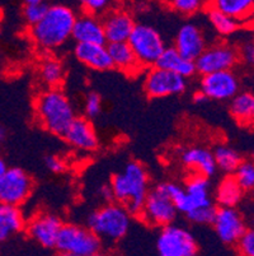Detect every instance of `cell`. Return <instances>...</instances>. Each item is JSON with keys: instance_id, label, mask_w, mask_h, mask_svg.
<instances>
[{"instance_id": "obj_1", "label": "cell", "mask_w": 254, "mask_h": 256, "mask_svg": "<svg viewBox=\"0 0 254 256\" xmlns=\"http://www.w3.org/2000/svg\"><path fill=\"white\" fill-rule=\"evenodd\" d=\"M76 17L75 10L66 4L48 6L42 20L29 27V36L41 50H57L71 38Z\"/></svg>"}, {"instance_id": "obj_2", "label": "cell", "mask_w": 254, "mask_h": 256, "mask_svg": "<svg viewBox=\"0 0 254 256\" xmlns=\"http://www.w3.org/2000/svg\"><path fill=\"white\" fill-rule=\"evenodd\" d=\"M109 188L112 199L137 217L150 190V178L143 164L130 160L122 171L112 176Z\"/></svg>"}, {"instance_id": "obj_3", "label": "cell", "mask_w": 254, "mask_h": 256, "mask_svg": "<svg viewBox=\"0 0 254 256\" xmlns=\"http://www.w3.org/2000/svg\"><path fill=\"white\" fill-rule=\"evenodd\" d=\"M33 110L37 124L46 132L60 136L76 116L73 104L60 87L41 90L34 98Z\"/></svg>"}, {"instance_id": "obj_4", "label": "cell", "mask_w": 254, "mask_h": 256, "mask_svg": "<svg viewBox=\"0 0 254 256\" xmlns=\"http://www.w3.org/2000/svg\"><path fill=\"white\" fill-rule=\"evenodd\" d=\"M131 214L118 203H109L94 210L88 217V227L102 242H118L127 234Z\"/></svg>"}, {"instance_id": "obj_5", "label": "cell", "mask_w": 254, "mask_h": 256, "mask_svg": "<svg viewBox=\"0 0 254 256\" xmlns=\"http://www.w3.org/2000/svg\"><path fill=\"white\" fill-rule=\"evenodd\" d=\"M102 241L89 227L67 223L62 224L56 250L60 254L75 256H92L99 252Z\"/></svg>"}, {"instance_id": "obj_6", "label": "cell", "mask_w": 254, "mask_h": 256, "mask_svg": "<svg viewBox=\"0 0 254 256\" xmlns=\"http://www.w3.org/2000/svg\"><path fill=\"white\" fill-rule=\"evenodd\" d=\"M127 42L144 69L157 65L160 55L167 48L162 34L146 23L135 24Z\"/></svg>"}, {"instance_id": "obj_7", "label": "cell", "mask_w": 254, "mask_h": 256, "mask_svg": "<svg viewBox=\"0 0 254 256\" xmlns=\"http://www.w3.org/2000/svg\"><path fill=\"white\" fill-rule=\"evenodd\" d=\"M178 210L174 206L173 200L159 185L150 188L144 202L141 212L137 217L151 227H165L172 224L176 220Z\"/></svg>"}, {"instance_id": "obj_8", "label": "cell", "mask_w": 254, "mask_h": 256, "mask_svg": "<svg viewBox=\"0 0 254 256\" xmlns=\"http://www.w3.org/2000/svg\"><path fill=\"white\" fill-rule=\"evenodd\" d=\"M143 88L149 98L178 96L187 90V79L179 74L154 65L145 73Z\"/></svg>"}, {"instance_id": "obj_9", "label": "cell", "mask_w": 254, "mask_h": 256, "mask_svg": "<svg viewBox=\"0 0 254 256\" xmlns=\"http://www.w3.org/2000/svg\"><path fill=\"white\" fill-rule=\"evenodd\" d=\"M241 62L239 48L228 42L207 45L196 62V70L201 76L221 70H233Z\"/></svg>"}, {"instance_id": "obj_10", "label": "cell", "mask_w": 254, "mask_h": 256, "mask_svg": "<svg viewBox=\"0 0 254 256\" xmlns=\"http://www.w3.org/2000/svg\"><path fill=\"white\" fill-rule=\"evenodd\" d=\"M34 181L19 167H8L0 176V203L20 206L31 196Z\"/></svg>"}, {"instance_id": "obj_11", "label": "cell", "mask_w": 254, "mask_h": 256, "mask_svg": "<svg viewBox=\"0 0 254 256\" xmlns=\"http://www.w3.org/2000/svg\"><path fill=\"white\" fill-rule=\"evenodd\" d=\"M157 248L159 256H196L199 245L188 230L172 223L162 228Z\"/></svg>"}, {"instance_id": "obj_12", "label": "cell", "mask_w": 254, "mask_h": 256, "mask_svg": "<svg viewBox=\"0 0 254 256\" xmlns=\"http://www.w3.org/2000/svg\"><path fill=\"white\" fill-rule=\"evenodd\" d=\"M207 100L230 101L241 92V80L234 70H221L201 76L200 90Z\"/></svg>"}, {"instance_id": "obj_13", "label": "cell", "mask_w": 254, "mask_h": 256, "mask_svg": "<svg viewBox=\"0 0 254 256\" xmlns=\"http://www.w3.org/2000/svg\"><path fill=\"white\" fill-rule=\"evenodd\" d=\"M211 224L214 226L219 240L225 245H235L248 228L242 212L233 206L216 208L215 217Z\"/></svg>"}, {"instance_id": "obj_14", "label": "cell", "mask_w": 254, "mask_h": 256, "mask_svg": "<svg viewBox=\"0 0 254 256\" xmlns=\"http://www.w3.org/2000/svg\"><path fill=\"white\" fill-rule=\"evenodd\" d=\"M62 222L56 214L41 212L25 223L27 234L45 248H55Z\"/></svg>"}, {"instance_id": "obj_15", "label": "cell", "mask_w": 254, "mask_h": 256, "mask_svg": "<svg viewBox=\"0 0 254 256\" xmlns=\"http://www.w3.org/2000/svg\"><path fill=\"white\" fill-rule=\"evenodd\" d=\"M62 138L69 146L81 152H94L99 146V139L92 121L84 116H75L73 118L62 134Z\"/></svg>"}, {"instance_id": "obj_16", "label": "cell", "mask_w": 254, "mask_h": 256, "mask_svg": "<svg viewBox=\"0 0 254 256\" xmlns=\"http://www.w3.org/2000/svg\"><path fill=\"white\" fill-rule=\"evenodd\" d=\"M102 23L107 44L127 42L136 24L131 13L125 9H113L106 12Z\"/></svg>"}, {"instance_id": "obj_17", "label": "cell", "mask_w": 254, "mask_h": 256, "mask_svg": "<svg viewBox=\"0 0 254 256\" xmlns=\"http://www.w3.org/2000/svg\"><path fill=\"white\" fill-rule=\"evenodd\" d=\"M206 46V37L201 27L193 22H188L182 26L177 32L173 48L187 59L196 60Z\"/></svg>"}, {"instance_id": "obj_18", "label": "cell", "mask_w": 254, "mask_h": 256, "mask_svg": "<svg viewBox=\"0 0 254 256\" xmlns=\"http://www.w3.org/2000/svg\"><path fill=\"white\" fill-rule=\"evenodd\" d=\"M179 160L183 167L188 170L191 174H201L207 178L214 176L218 171L213 150L205 146H188L185 150H182Z\"/></svg>"}, {"instance_id": "obj_19", "label": "cell", "mask_w": 254, "mask_h": 256, "mask_svg": "<svg viewBox=\"0 0 254 256\" xmlns=\"http://www.w3.org/2000/svg\"><path fill=\"white\" fill-rule=\"evenodd\" d=\"M74 56L93 70L106 72L113 68L106 44H76Z\"/></svg>"}, {"instance_id": "obj_20", "label": "cell", "mask_w": 254, "mask_h": 256, "mask_svg": "<svg viewBox=\"0 0 254 256\" xmlns=\"http://www.w3.org/2000/svg\"><path fill=\"white\" fill-rule=\"evenodd\" d=\"M71 38L76 44H106L102 20L88 13L78 16L74 23Z\"/></svg>"}, {"instance_id": "obj_21", "label": "cell", "mask_w": 254, "mask_h": 256, "mask_svg": "<svg viewBox=\"0 0 254 256\" xmlns=\"http://www.w3.org/2000/svg\"><path fill=\"white\" fill-rule=\"evenodd\" d=\"M209 6L232 17L241 28L254 27V0H210Z\"/></svg>"}, {"instance_id": "obj_22", "label": "cell", "mask_w": 254, "mask_h": 256, "mask_svg": "<svg viewBox=\"0 0 254 256\" xmlns=\"http://www.w3.org/2000/svg\"><path fill=\"white\" fill-rule=\"evenodd\" d=\"M107 48L113 68L118 69L127 76H136L144 69L129 42L108 44Z\"/></svg>"}, {"instance_id": "obj_23", "label": "cell", "mask_w": 254, "mask_h": 256, "mask_svg": "<svg viewBox=\"0 0 254 256\" xmlns=\"http://www.w3.org/2000/svg\"><path fill=\"white\" fill-rule=\"evenodd\" d=\"M24 214L19 206L0 203V242L8 241L25 230Z\"/></svg>"}, {"instance_id": "obj_24", "label": "cell", "mask_w": 254, "mask_h": 256, "mask_svg": "<svg viewBox=\"0 0 254 256\" xmlns=\"http://www.w3.org/2000/svg\"><path fill=\"white\" fill-rule=\"evenodd\" d=\"M157 66L179 74V76H185L186 79L191 78L197 73L195 60L185 58L174 48H165V50L163 51L159 60H158Z\"/></svg>"}, {"instance_id": "obj_25", "label": "cell", "mask_w": 254, "mask_h": 256, "mask_svg": "<svg viewBox=\"0 0 254 256\" xmlns=\"http://www.w3.org/2000/svg\"><path fill=\"white\" fill-rule=\"evenodd\" d=\"M229 111L232 118L244 128L254 126V94L239 92L230 100Z\"/></svg>"}, {"instance_id": "obj_26", "label": "cell", "mask_w": 254, "mask_h": 256, "mask_svg": "<svg viewBox=\"0 0 254 256\" xmlns=\"http://www.w3.org/2000/svg\"><path fill=\"white\" fill-rule=\"evenodd\" d=\"M244 194L243 188L238 184L233 174H228L216 188L215 200L219 206H233L237 208V206L242 203Z\"/></svg>"}, {"instance_id": "obj_27", "label": "cell", "mask_w": 254, "mask_h": 256, "mask_svg": "<svg viewBox=\"0 0 254 256\" xmlns=\"http://www.w3.org/2000/svg\"><path fill=\"white\" fill-rule=\"evenodd\" d=\"M37 74L42 84L47 88L60 87L65 78L64 65L59 59L47 56L39 62Z\"/></svg>"}, {"instance_id": "obj_28", "label": "cell", "mask_w": 254, "mask_h": 256, "mask_svg": "<svg viewBox=\"0 0 254 256\" xmlns=\"http://www.w3.org/2000/svg\"><path fill=\"white\" fill-rule=\"evenodd\" d=\"M213 153L218 170L227 174H234L239 164L243 160L241 153L228 144H218L214 148Z\"/></svg>"}, {"instance_id": "obj_29", "label": "cell", "mask_w": 254, "mask_h": 256, "mask_svg": "<svg viewBox=\"0 0 254 256\" xmlns=\"http://www.w3.org/2000/svg\"><path fill=\"white\" fill-rule=\"evenodd\" d=\"M207 18H209L210 23L213 26V28L218 32L220 36L227 37L230 34H235L238 30H241V26L235 20H233L232 17L227 16L223 12L218 10V9H214L211 6L206 9Z\"/></svg>"}, {"instance_id": "obj_30", "label": "cell", "mask_w": 254, "mask_h": 256, "mask_svg": "<svg viewBox=\"0 0 254 256\" xmlns=\"http://www.w3.org/2000/svg\"><path fill=\"white\" fill-rule=\"evenodd\" d=\"M168 8L182 16H193L209 8L210 0H164Z\"/></svg>"}, {"instance_id": "obj_31", "label": "cell", "mask_w": 254, "mask_h": 256, "mask_svg": "<svg viewBox=\"0 0 254 256\" xmlns=\"http://www.w3.org/2000/svg\"><path fill=\"white\" fill-rule=\"evenodd\" d=\"M233 176L241 185L244 192H254V160H243L235 170Z\"/></svg>"}, {"instance_id": "obj_32", "label": "cell", "mask_w": 254, "mask_h": 256, "mask_svg": "<svg viewBox=\"0 0 254 256\" xmlns=\"http://www.w3.org/2000/svg\"><path fill=\"white\" fill-rule=\"evenodd\" d=\"M47 4L36 3V4H24L23 8V18L29 27L34 26L42 20L47 10Z\"/></svg>"}, {"instance_id": "obj_33", "label": "cell", "mask_w": 254, "mask_h": 256, "mask_svg": "<svg viewBox=\"0 0 254 256\" xmlns=\"http://www.w3.org/2000/svg\"><path fill=\"white\" fill-rule=\"evenodd\" d=\"M216 213V206H205V208H199L196 210L191 212L186 216L188 220L191 223H195V224H211L214 220V217H215Z\"/></svg>"}, {"instance_id": "obj_34", "label": "cell", "mask_w": 254, "mask_h": 256, "mask_svg": "<svg viewBox=\"0 0 254 256\" xmlns=\"http://www.w3.org/2000/svg\"><path fill=\"white\" fill-rule=\"evenodd\" d=\"M102 108H103V102L101 94L97 92L88 93L84 100V112L88 118H97L102 112Z\"/></svg>"}, {"instance_id": "obj_35", "label": "cell", "mask_w": 254, "mask_h": 256, "mask_svg": "<svg viewBox=\"0 0 254 256\" xmlns=\"http://www.w3.org/2000/svg\"><path fill=\"white\" fill-rule=\"evenodd\" d=\"M78 3L83 9V13L98 16L108 10L112 0H78Z\"/></svg>"}, {"instance_id": "obj_36", "label": "cell", "mask_w": 254, "mask_h": 256, "mask_svg": "<svg viewBox=\"0 0 254 256\" xmlns=\"http://www.w3.org/2000/svg\"><path fill=\"white\" fill-rule=\"evenodd\" d=\"M235 246L239 256H254V228H247Z\"/></svg>"}, {"instance_id": "obj_37", "label": "cell", "mask_w": 254, "mask_h": 256, "mask_svg": "<svg viewBox=\"0 0 254 256\" xmlns=\"http://www.w3.org/2000/svg\"><path fill=\"white\" fill-rule=\"evenodd\" d=\"M45 164L46 167H47L48 171L56 174H62V172L66 171L67 168V164L66 162H65L64 158L60 157V156L57 154L47 156V157L45 158Z\"/></svg>"}, {"instance_id": "obj_38", "label": "cell", "mask_w": 254, "mask_h": 256, "mask_svg": "<svg viewBox=\"0 0 254 256\" xmlns=\"http://www.w3.org/2000/svg\"><path fill=\"white\" fill-rule=\"evenodd\" d=\"M239 55H241V60H244L254 66V41L239 48Z\"/></svg>"}, {"instance_id": "obj_39", "label": "cell", "mask_w": 254, "mask_h": 256, "mask_svg": "<svg viewBox=\"0 0 254 256\" xmlns=\"http://www.w3.org/2000/svg\"><path fill=\"white\" fill-rule=\"evenodd\" d=\"M193 101H195L196 104H202V102L207 101V98L205 97V94L201 90H197V92L195 93V96H193Z\"/></svg>"}, {"instance_id": "obj_40", "label": "cell", "mask_w": 254, "mask_h": 256, "mask_svg": "<svg viewBox=\"0 0 254 256\" xmlns=\"http://www.w3.org/2000/svg\"><path fill=\"white\" fill-rule=\"evenodd\" d=\"M6 170H8V164H6L5 160L0 156V176H1Z\"/></svg>"}, {"instance_id": "obj_41", "label": "cell", "mask_w": 254, "mask_h": 256, "mask_svg": "<svg viewBox=\"0 0 254 256\" xmlns=\"http://www.w3.org/2000/svg\"><path fill=\"white\" fill-rule=\"evenodd\" d=\"M5 136H6L5 128H4L3 125H0V146L3 144L4 140H5Z\"/></svg>"}, {"instance_id": "obj_42", "label": "cell", "mask_w": 254, "mask_h": 256, "mask_svg": "<svg viewBox=\"0 0 254 256\" xmlns=\"http://www.w3.org/2000/svg\"><path fill=\"white\" fill-rule=\"evenodd\" d=\"M24 4H36V3H45V0H23Z\"/></svg>"}, {"instance_id": "obj_43", "label": "cell", "mask_w": 254, "mask_h": 256, "mask_svg": "<svg viewBox=\"0 0 254 256\" xmlns=\"http://www.w3.org/2000/svg\"><path fill=\"white\" fill-rule=\"evenodd\" d=\"M92 256H109V255L108 254H104V252H101V251H99V252L94 254V255H92Z\"/></svg>"}, {"instance_id": "obj_44", "label": "cell", "mask_w": 254, "mask_h": 256, "mask_svg": "<svg viewBox=\"0 0 254 256\" xmlns=\"http://www.w3.org/2000/svg\"><path fill=\"white\" fill-rule=\"evenodd\" d=\"M252 224H253V228H254V212H253V217H252Z\"/></svg>"}, {"instance_id": "obj_45", "label": "cell", "mask_w": 254, "mask_h": 256, "mask_svg": "<svg viewBox=\"0 0 254 256\" xmlns=\"http://www.w3.org/2000/svg\"><path fill=\"white\" fill-rule=\"evenodd\" d=\"M60 256H75V255H66V254H60Z\"/></svg>"}, {"instance_id": "obj_46", "label": "cell", "mask_w": 254, "mask_h": 256, "mask_svg": "<svg viewBox=\"0 0 254 256\" xmlns=\"http://www.w3.org/2000/svg\"><path fill=\"white\" fill-rule=\"evenodd\" d=\"M252 160H254V148H253V152H252Z\"/></svg>"}, {"instance_id": "obj_47", "label": "cell", "mask_w": 254, "mask_h": 256, "mask_svg": "<svg viewBox=\"0 0 254 256\" xmlns=\"http://www.w3.org/2000/svg\"><path fill=\"white\" fill-rule=\"evenodd\" d=\"M0 36H1V30H0Z\"/></svg>"}]
</instances>
